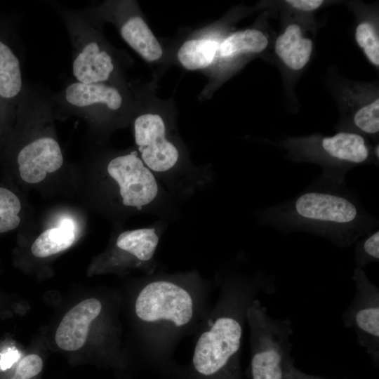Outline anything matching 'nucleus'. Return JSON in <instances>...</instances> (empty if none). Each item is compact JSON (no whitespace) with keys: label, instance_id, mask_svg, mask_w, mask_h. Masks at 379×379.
I'll return each instance as SVG.
<instances>
[{"label":"nucleus","instance_id":"nucleus-1","mask_svg":"<svg viewBox=\"0 0 379 379\" xmlns=\"http://www.w3.org/2000/svg\"><path fill=\"white\" fill-rule=\"evenodd\" d=\"M339 186L324 181L291 200L260 211V222L285 232L314 233L338 245L349 246L370 234L378 221Z\"/></svg>","mask_w":379,"mask_h":379},{"label":"nucleus","instance_id":"nucleus-2","mask_svg":"<svg viewBox=\"0 0 379 379\" xmlns=\"http://www.w3.org/2000/svg\"><path fill=\"white\" fill-rule=\"evenodd\" d=\"M51 4L62 21L70 40L73 79L84 84L114 85L118 62L101 34L100 21L85 8H72L55 2Z\"/></svg>","mask_w":379,"mask_h":379},{"label":"nucleus","instance_id":"nucleus-3","mask_svg":"<svg viewBox=\"0 0 379 379\" xmlns=\"http://www.w3.org/2000/svg\"><path fill=\"white\" fill-rule=\"evenodd\" d=\"M133 129L140 158L176 198L206 183V177L192 173L180 165L178 148L167 138L166 126L160 115L138 116Z\"/></svg>","mask_w":379,"mask_h":379},{"label":"nucleus","instance_id":"nucleus-4","mask_svg":"<svg viewBox=\"0 0 379 379\" xmlns=\"http://www.w3.org/2000/svg\"><path fill=\"white\" fill-rule=\"evenodd\" d=\"M246 315L252 338L249 379H286L293 365L290 324L272 318L257 300Z\"/></svg>","mask_w":379,"mask_h":379},{"label":"nucleus","instance_id":"nucleus-5","mask_svg":"<svg viewBox=\"0 0 379 379\" xmlns=\"http://www.w3.org/2000/svg\"><path fill=\"white\" fill-rule=\"evenodd\" d=\"M294 159L313 161L323 167L322 180L342 185L350 168L366 163L371 155L364 138L352 132L291 142Z\"/></svg>","mask_w":379,"mask_h":379},{"label":"nucleus","instance_id":"nucleus-6","mask_svg":"<svg viewBox=\"0 0 379 379\" xmlns=\"http://www.w3.org/2000/svg\"><path fill=\"white\" fill-rule=\"evenodd\" d=\"M53 105L54 117L79 116L96 124L123 112L125 98L118 86L69 79L58 93H53Z\"/></svg>","mask_w":379,"mask_h":379},{"label":"nucleus","instance_id":"nucleus-7","mask_svg":"<svg viewBox=\"0 0 379 379\" xmlns=\"http://www.w3.org/2000/svg\"><path fill=\"white\" fill-rule=\"evenodd\" d=\"M14 18L0 15V140L15 121L25 84L24 51Z\"/></svg>","mask_w":379,"mask_h":379},{"label":"nucleus","instance_id":"nucleus-8","mask_svg":"<svg viewBox=\"0 0 379 379\" xmlns=\"http://www.w3.org/2000/svg\"><path fill=\"white\" fill-rule=\"evenodd\" d=\"M53 93L43 107L36 134L19 141L13 153L20 177L28 183L42 181L48 173L56 171L63 164L60 144L48 133L54 117Z\"/></svg>","mask_w":379,"mask_h":379},{"label":"nucleus","instance_id":"nucleus-9","mask_svg":"<svg viewBox=\"0 0 379 379\" xmlns=\"http://www.w3.org/2000/svg\"><path fill=\"white\" fill-rule=\"evenodd\" d=\"M241 337V325L237 319L230 316L216 319L195 345L192 364L196 373L208 378L227 373L240 348Z\"/></svg>","mask_w":379,"mask_h":379},{"label":"nucleus","instance_id":"nucleus-10","mask_svg":"<svg viewBox=\"0 0 379 379\" xmlns=\"http://www.w3.org/2000/svg\"><path fill=\"white\" fill-rule=\"evenodd\" d=\"M135 310L137 317L145 322H168L181 327L192 320L194 302L191 295L180 285L157 280L147 284L141 290Z\"/></svg>","mask_w":379,"mask_h":379},{"label":"nucleus","instance_id":"nucleus-11","mask_svg":"<svg viewBox=\"0 0 379 379\" xmlns=\"http://www.w3.org/2000/svg\"><path fill=\"white\" fill-rule=\"evenodd\" d=\"M100 302L88 298L78 303L64 316L56 333L55 343L66 351H75L85 344L91 322L100 314Z\"/></svg>","mask_w":379,"mask_h":379},{"label":"nucleus","instance_id":"nucleus-12","mask_svg":"<svg viewBox=\"0 0 379 379\" xmlns=\"http://www.w3.org/2000/svg\"><path fill=\"white\" fill-rule=\"evenodd\" d=\"M313 42L302 34L299 25L292 23L279 34L275 41L276 54L290 69L300 70L310 59Z\"/></svg>","mask_w":379,"mask_h":379},{"label":"nucleus","instance_id":"nucleus-13","mask_svg":"<svg viewBox=\"0 0 379 379\" xmlns=\"http://www.w3.org/2000/svg\"><path fill=\"white\" fill-rule=\"evenodd\" d=\"M218 48V43L208 39L186 41L178 51V59L188 70L204 69L213 61Z\"/></svg>","mask_w":379,"mask_h":379},{"label":"nucleus","instance_id":"nucleus-14","mask_svg":"<svg viewBox=\"0 0 379 379\" xmlns=\"http://www.w3.org/2000/svg\"><path fill=\"white\" fill-rule=\"evenodd\" d=\"M269 43L266 35L255 29L236 32L221 43L219 52L222 57L227 58L241 53H260Z\"/></svg>","mask_w":379,"mask_h":379},{"label":"nucleus","instance_id":"nucleus-15","mask_svg":"<svg viewBox=\"0 0 379 379\" xmlns=\"http://www.w3.org/2000/svg\"><path fill=\"white\" fill-rule=\"evenodd\" d=\"M75 230L58 226L43 232L34 241L31 251L37 258H46L61 252L72 245Z\"/></svg>","mask_w":379,"mask_h":379},{"label":"nucleus","instance_id":"nucleus-16","mask_svg":"<svg viewBox=\"0 0 379 379\" xmlns=\"http://www.w3.org/2000/svg\"><path fill=\"white\" fill-rule=\"evenodd\" d=\"M378 297V296H376ZM368 302L359 303L353 314L354 326L362 334L378 341L379 338V307L378 298Z\"/></svg>","mask_w":379,"mask_h":379},{"label":"nucleus","instance_id":"nucleus-17","mask_svg":"<svg viewBox=\"0 0 379 379\" xmlns=\"http://www.w3.org/2000/svg\"><path fill=\"white\" fill-rule=\"evenodd\" d=\"M355 39L369 62L379 66V40L373 25L369 22L359 23L355 30Z\"/></svg>","mask_w":379,"mask_h":379},{"label":"nucleus","instance_id":"nucleus-18","mask_svg":"<svg viewBox=\"0 0 379 379\" xmlns=\"http://www.w3.org/2000/svg\"><path fill=\"white\" fill-rule=\"evenodd\" d=\"M354 126L361 132L375 135L379 131V99L361 106L353 117Z\"/></svg>","mask_w":379,"mask_h":379},{"label":"nucleus","instance_id":"nucleus-19","mask_svg":"<svg viewBox=\"0 0 379 379\" xmlns=\"http://www.w3.org/2000/svg\"><path fill=\"white\" fill-rule=\"evenodd\" d=\"M357 263L360 266L371 261H378L379 259V232L370 233L360 243L357 248Z\"/></svg>","mask_w":379,"mask_h":379},{"label":"nucleus","instance_id":"nucleus-20","mask_svg":"<svg viewBox=\"0 0 379 379\" xmlns=\"http://www.w3.org/2000/svg\"><path fill=\"white\" fill-rule=\"evenodd\" d=\"M43 368L41 358L34 354L22 358L16 367L14 376L20 379H30L38 375Z\"/></svg>","mask_w":379,"mask_h":379},{"label":"nucleus","instance_id":"nucleus-21","mask_svg":"<svg viewBox=\"0 0 379 379\" xmlns=\"http://www.w3.org/2000/svg\"><path fill=\"white\" fill-rule=\"evenodd\" d=\"M286 3L292 8L305 12L313 11L324 3L322 0H287Z\"/></svg>","mask_w":379,"mask_h":379},{"label":"nucleus","instance_id":"nucleus-22","mask_svg":"<svg viewBox=\"0 0 379 379\" xmlns=\"http://www.w3.org/2000/svg\"><path fill=\"white\" fill-rule=\"evenodd\" d=\"M286 379H322L317 375L305 373L295 368L294 364L290 368Z\"/></svg>","mask_w":379,"mask_h":379},{"label":"nucleus","instance_id":"nucleus-23","mask_svg":"<svg viewBox=\"0 0 379 379\" xmlns=\"http://www.w3.org/2000/svg\"><path fill=\"white\" fill-rule=\"evenodd\" d=\"M20 354L17 351H11L7 352L1 358V366L3 369L8 368L15 363L19 358Z\"/></svg>","mask_w":379,"mask_h":379},{"label":"nucleus","instance_id":"nucleus-24","mask_svg":"<svg viewBox=\"0 0 379 379\" xmlns=\"http://www.w3.org/2000/svg\"><path fill=\"white\" fill-rule=\"evenodd\" d=\"M378 151H379V147H378V145H377L375 146L374 150H373L374 154H375V156L377 157V159H378V157H379V152H378Z\"/></svg>","mask_w":379,"mask_h":379},{"label":"nucleus","instance_id":"nucleus-25","mask_svg":"<svg viewBox=\"0 0 379 379\" xmlns=\"http://www.w3.org/2000/svg\"><path fill=\"white\" fill-rule=\"evenodd\" d=\"M10 379H20V378H17L15 376H13V378H10Z\"/></svg>","mask_w":379,"mask_h":379}]
</instances>
